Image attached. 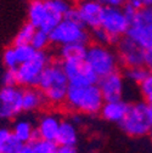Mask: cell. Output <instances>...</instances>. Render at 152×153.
Wrapping results in <instances>:
<instances>
[{"label":"cell","mask_w":152,"mask_h":153,"mask_svg":"<svg viewBox=\"0 0 152 153\" xmlns=\"http://www.w3.org/2000/svg\"><path fill=\"white\" fill-rule=\"evenodd\" d=\"M38 88L51 105L65 103L69 82L63 72L62 65L50 63L43 72Z\"/></svg>","instance_id":"obj_2"},{"label":"cell","mask_w":152,"mask_h":153,"mask_svg":"<svg viewBox=\"0 0 152 153\" xmlns=\"http://www.w3.org/2000/svg\"><path fill=\"white\" fill-rule=\"evenodd\" d=\"M117 56L118 61L127 68L145 66V50L128 36L122 38L118 42Z\"/></svg>","instance_id":"obj_11"},{"label":"cell","mask_w":152,"mask_h":153,"mask_svg":"<svg viewBox=\"0 0 152 153\" xmlns=\"http://www.w3.org/2000/svg\"><path fill=\"white\" fill-rule=\"evenodd\" d=\"M130 5H133L136 9H141L145 6H152V0H135V1Z\"/></svg>","instance_id":"obj_34"},{"label":"cell","mask_w":152,"mask_h":153,"mask_svg":"<svg viewBox=\"0 0 152 153\" xmlns=\"http://www.w3.org/2000/svg\"><path fill=\"white\" fill-rule=\"evenodd\" d=\"M98 86L102 94L105 102L122 100L124 89H125L124 76L118 71L113 72L106 76L100 78L98 82Z\"/></svg>","instance_id":"obj_14"},{"label":"cell","mask_w":152,"mask_h":153,"mask_svg":"<svg viewBox=\"0 0 152 153\" xmlns=\"http://www.w3.org/2000/svg\"><path fill=\"white\" fill-rule=\"evenodd\" d=\"M22 96L23 90L16 85L3 86L0 89V102L3 106L4 119H11L18 116L22 109Z\"/></svg>","instance_id":"obj_12"},{"label":"cell","mask_w":152,"mask_h":153,"mask_svg":"<svg viewBox=\"0 0 152 153\" xmlns=\"http://www.w3.org/2000/svg\"><path fill=\"white\" fill-rule=\"evenodd\" d=\"M15 139H17L21 143H32L37 139H40L38 135L37 128L33 126L32 122L28 119H18L11 130Z\"/></svg>","instance_id":"obj_17"},{"label":"cell","mask_w":152,"mask_h":153,"mask_svg":"<svg viewBox=\"0 0 152 153\" xmlns=\"http://www.w3.org/2000/svg\"><path fill=\"white\" fill-rule=\"evenodd\" d=\"M62 68L69 82V85L85 86V85H95L99 82V78L88 67L84 60L63 61Z\"/></svg>","instance_id":"obj_10"},{"label":"cell","mask_w":152,"mask_h":153,"mask_svg":"<svg viewBox=\"0 0 152 153\" xmlns=\"http://www.w3.org/2000/svg\"><path fill=\"white\" fill-rule=\"evenodd\" d=\"M35 28L28 22L25 26H22L20 28V30L17 32L16 36H15V45H26V44H31L33 35L35 33Z\"/></svg>","instance_id":"obj_22"},{"label":"cell","mask_w":152,"mask_h":153,"mask_svg":"<svg viewBox=\"0 0 152 153\" xmlns=\"http://www.w3.org/2000/svg\"><path fill=\"white\" fill-rule=\"evenodd\" d=\"M91 36H92V39L96 42V44H101V45L112 44L110 36L107 35V33H106L102 28H100V27L91 29Z\"/></svg>","instance_id":"obj_28"},{"label":"cell","mask_w":152,"mask_h":153,"mask_svg":"<svg viewBox=\"0 0 152 153\" xmlns=\"http://www.w3.org/2000/svg\"><path fill=\"white\" fill-rule=\"evenodd\" d=\"M148 75H150V69L146 66H136V67L127 68L123 76L129 83L139 86Z\"/></svg>","instance_id":"obj_21"},{"label":"cell","mask_w":152,"mask_h":153,"mask_svg":"<svg viewBox=\"0 0 152 153\" xmlns=\"http://www.w3.org/2000/svg\"><path fill=\"white\" fill-rule=\"evenodd\" d=\"M22 145H23V143H21L17 139H15L13 135H12V136L7 140V142L1 147L0 152H1V153H17L18 149L22 147Z\"/></svg>","instance_id":"obj_29"},{"label":"cell","mask_w":152,"mask_h":153,"mask_svg":"<svg viewBox=\"0 0 152 153\" xmlns=\"http://www.w3.org/2000/svg\"><path fill=\"white\" fill-rule=\"evenodd\" d=\"M121 129L131 137H142L150 134L152 126L147 116V103L144 101L129 103V108L122 122Z\"/></svg>","instance_id":"obj_5"},{"label":"cell","mask_w":152,"mask_h":153,"mask_svg":"<svg viewBox=\"0 0 152 153\" xmlns=\"http://www.w3.org/2000/svg\"><path fill=\"white\" fill-rule=\"evenodd\" d=\"M49 43H51L49 33L45 30L37 29L34 35H33V39L31 42V46L35 51H44L46 49V46L49 45Z\"/></svg>","instance_id":"obj_24"},{"label":"cell","mask_w":152,"mask_h":153,"mask_svg":"<svg viewBox=\"0 0 152 153\" xmlns=\"http://www.w3.org/2000/svg\"><path fill=\"white\" fill-rule=\"evenodd\" d=\"M147 116H148L150 124L152 126V105H147Z\"/></svg>","instance_id":"obj_37"},{"label":"cell","mask_w":152,"mask_h":153,"mask_svg":"<svg viewBox=\"0 0 152 153\" xmlns=\"http://www.w3.org/2000/svg\"><path fill=\"white\" fill-rule=\"evenodd\" d=\"M104 5L99 0H82L75 7L80 23L86 28L94 29L100 26V21L104 12Z\"/></svg>","instance_id":"obj_13"},{"label":"cell","mask_w":152,"mask_h":153,"mask_svg":"<svg viewBox=\"0 0 152 153\" xmlns=\"http://www.w3.org/2000/svg\"><path fill=\"white\" fill-rule=\"evenodd\" d=\"M50 63V56L45 50L37 51L29 61L20 65L15 71L17 84L26 88H37L44 69Z\"/></svg>","instance_id":"obj_6"},{"label":"cell","mask_w":152,"mask_h":153,"mask_svg":"<svg viewBox=\"0 0 152 153\" xmlns=\"http://www.w3.org/2000/svg\"><path fill=\"white\" fill-rule=\"evenodd\" d=\"M0 119H4V117H3V106H1V102H0Z\"/></svg>","instance_id":"obj_38"},{"label":"cell","mask_w":152,"mask_h":153,"mask_svg":"<svg viewBox=\"0 0 152 153\" xmlns=\"http://www.w3.org/2000/svg\"><path fill=\"white\" fill-rule=\"evenodd\" d=\"M12 136L11 130H9L7 128H0V149L1 147L7 142V140Z\"/></svg>","instance_id":"obj_32"},{"label":"cell","mask_w":152,"mask_h":153,"mask_svg":"<svg viewBox=\"0 0 152 153\" xmlns=\"http://www.w3.org/2000/svg\"><path fill=\"white\" fill-rule=\"evenodd\" d=\"M62 18L54 11L49 0H33L28 7V22L35 28L50 33Z\"/></svg>","instance_id":"obj_9"},{"label":"cell","mask_w":152,"mask_h":153,"mask_svg":"<svg viewBox=\"0 0 152 153\" xmlns=\"http://www.w3.org/2000/svg\"><path fill=\"white\" fill-rule=\"evenodd\" d=\"M99 1L104 6H115V7H121L125 4H133L135 0H99Z\"/></svg>","instance_id":"obj_31"},{"label":"cell","mask_w":152,"mask_h":153,"mask_svg":"<svg viewBox=\"0 0 152 153\" xmlns=\"http://www.w3.org/2000/svg\"><path fill=\"white\" fill-rule=\"evenodd\" d=\"M0 153H1V152H0Z\"/></svg>","instance_id":"obj_40"},{"label":"cell","mask_w":152,"mask_h":153,"mask_svg":"<svg viewBox=\"0 0 152 153\" xmlns=\"http://www.w3.org/2000/svg\"><path fill=\"white\" fill-rule=\"evenodd\" d=\"M78 141V129L72 120H61L56 143L59 146H75Z\"/></svg>","instance_id":"obj_19"},{"label":"cell","mask_w":152,"mask_h":153,"mask_svg":"<svg viewBox=\"0 0 152 153\" xmlns=\"http://www.w3.org/2000/svg\"><path fill=\"white\" fill-rule=\"evenodd\" d=\"M140 94L144 99V102L152 105V69H150V75L139 85Z\"/></svg>","instance_id":"obj_26"},{"label":"cell","mask_w":152,"mask_h":153,"mask_svg":"<svg viewBox=\"0 0 152 153\" xmlns=\"http://www.w3.org/2000/svg\"><path fill=\"white\" fill-rule=\"evenodd\" d=\"M13 51H15V56L17 59L18 66L29 61L32 57L34 56V53L37 52L31 44H26V45H15L13 46Z\"/></svg>","instance_id":"obj_25"},{"label":"cell","mask_w":152,"mask_h":153,"mask_svg":"<svg viewBox=\"0 0 152 153\" xmlns=\"http://www.w3.org/2000/svg\"><path fill=\"white\" fill-rule=\"evenodd\" d=\"M125 36L144 50L152 48V6H145L136 11Z\"/></svg>","instance_id":"obj_7"},{"label":"cell","mask_w":152,"mask_h":153,"mask_svg":"<svg viewBox=\"0 0 152 153\" xmlns=\"http://www.w3.org/2000/svg\"><path fill=\"white\" fill-rule=\"evenodd\" d=\"M145 66L148 69H152V48L145 50Z\"/></svg>","instance_id":"obj_33"},{"label":"cell","mask_w":152,"mask_h":153,"mask_svg":"<svg viewBox=\"0 0 152 153\" xmlns=\"http://www.w3.org/2000/svg\"><path fill=\"white\" fill-rule=\"evenodd\" d=\"M84 61L99 79L118 71V56L107 45L95 43L86 48Z\"/></svg>","instance_id":"obj_4"},{"label":"cell","mask_w":152,"mask_h":153,"mask_svg":"<svg viewBox=\"0 0 152 153\" xmlns=\"http://www.w3.org/2000/svg\"><path fill=\"white\" fill-rule=\"evenodd\" d=\"M128 108H129V103L125 102L123 99L116 101H106L100 111V114L105 120L119 124L127 114Z\"/></svg>","instance_id":"obj_16"},{"label":"cell","mask_w":152,"mask_h":153,"mask_svg":"<svg viewBox=\"0 0 152 153\" xmlns=\"http://www.w3.org/2000/svg\"><path fill=\"white\" fill-rule=\"evenodd\" d=\"M3 63L6 67V69L9 71H16L18 67V62L15 56V51L13 48H9L4 51L3 53Z\"/></svg>","instance_id":"obj_27"},{"label":"cell","mask_w":152,"mask_h":153,"mask_svg":"<svg viewBox=\"0 0 152 153\" xmlns=\"http://www.w3.org/2000/svg\"><path fill=\"white\" fill-rule=\"evenodd\" d=\"M65 103L74 112L94 116L100 113L105 100L98 84L85 86L69 85Z\"/></svg>","instance_id":"obj_1"},{"label":"cell","mask_w":152,"mask_h":153,"mask_svg":"<svg viewBox=\"0 0 152 153\" xmlns=\"http://www.w3.org/2000/svg\"><path fill=\"white\" fill-rule=\"evenodd\" d=\"M56 153H77L74 146H59Z\"/></svg>","instance_id":"obj_35"},{"label":"cell","mask_w":152,"mask_h":153,"mask_svg":"<svg viewBox=\"0 0 152 153\" xmlns=\"http://www.w3.org/2000/svg\"><path fill=\"white\" fill-rule=\"evenodd\" d=\"M86 53L85 44H69L61 46L60 55L63 61L68 60H84Z\"/></svg>","instance_id":"obj_20"},{"label":"cell","mask_w":152,"mask_h":153,"mask_svg":"<svg viewBox=\"0 0 152 153\" xmlns=\"http://www.w3.org/2000/svg\"><path fill=\"white\" fill-rule=\"evenodd\" d=\"M46 102V99L44 94L40 91V89L37 88H27L23 90L22 96V109L26 112H34L40 109L44 103Z\"/></svg>","instance_id":"obj_18"},{"label":"cell","mask_w":152,"mask_h":153,"mask_svg":"<svg viewBox=\"0 0 152 153\" xmlns=\"http://www.w3.org/2000/svg\"><path fill=\"white\" fill-rule=\"evenodd\" d=\"M99 27L107 33L111 43L113 44L118 43L122 38L127 35L130 27V21L122 7L105 6Z\"/></svg>","instance_id":"obj_8"},{"label":"cell","mask_w":152,"mask_h":153,"mask_svg":"<svg viewBox=\"0 0 152 153\" xmlns=\"http://www.w3.org/2000/svg\"><path fill=\"white\" fill-rule=\"evenodd\" d=\"M17 153H33V148L31 146V143H25L22 145V147L18 149Z\"/></svg>","instance_id":"obj_36"},{"label":"cell","mask_w":152,"mask_h":153,"mask_svg":"<svg viewBox=\"0 0 152 153\" xmlns=\"http://www.w3.org/2000/svg\"><path fill=\"white\" fill-rule=\"evenodd\" d=\"M1 83L4 84V86H12V85H17V80H16V73L15 71H6L3 76H1Z\"/></svg>","instance_id":"obj_30"},{"label":"cell","mask_w":152,"mask_h":153,"mask_svg":"<svg viewBox=\"0 0 152 153\" xmlns=\"http://www.w3.org/2000/svg\"><path fill=\"white\" fill-rule=\"evenodd\" d=\"M33 153H56L59 145L55 141H49L44 139H37L31 143Z\"/></svg>","instance_id":"obj_23"},{"label":"cell","mask_w":152,"mask_h":153,"mask_svg":"<svg viewBox=\"0 0 152 153\" xmlns=\"http://www.w3.org/2000/svg\"><path fill=\"white\" fill-rule=\"evenodd\" d=\"M148 135H150V139H151V141H152V129H151V131H150Z\"/></svg>","instance_id":"obj_39"},{"label":"cell","mask_w":152,"mask_h":153,"mask_svg":"<svg viewBox=\"0 0 152 153\" xmlns=\"http://www.w3.org/2000/svg\"><path fill=\"white\" fill-rule=\"evenodd\" d=\"M60 124H61V120L59 119L57 116H55L52 113H46L44 116H42L39 122H38V125H37L38 135H39L40 139L56 142Z\"/></svg>","instance_id":"obj_15"},{"label":"cell","mask_w":152,"mask_h":153,"mask_svg":"<svg viewBox=\"0 0 152 153\" xmlns=\"http://www.w3.org/2000/svg\"><path fill=\"white\" fill-rule=\"evenodd\" d=\"M49 35L50 42L60 46L69 44H86L89 40V34L85 27L80 23L74 7L63 20L55 26Z\"/></svg>","instance_id":"obj_3"}]
</instances>
